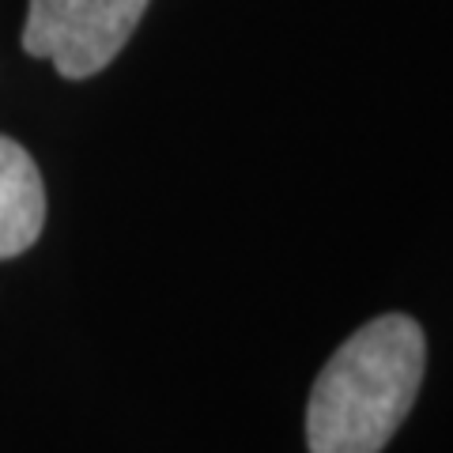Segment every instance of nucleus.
Wrapping results in <instances>:
<instances>
[{
  "label": "nucleus",
  "instance_id": "7ed1b4c3",
  "mask_svg": "<svg viewBox=\"0 0 453 453\" xmlns=\"http://www.w3.org/2000/svg\"><path fill=\"white\" fill-rule=\"evenodd\" d=\"M46 226V189L35 159L12 136H0V261L19 257Z\"/></svg>",
  "mask_w": 453,
  "mask_h": 453
},
{
  "label": "nucleus",
  "instance_id": "f03ea898",
  "mask_svg": "<svg viewBox=\"0 0 453 453\" xmlns=\"http://www.w3.org/2000/svg\"><path fill=\"white\" fill-rule=\"evenodd\" d=\"M148 0H31L23 50L46 57L65 80H88L125 50Z\"/></svg>",
  "mask_w": 453,
  "mask_h": 453
},
{
  "label": "nucleus",
  "instance_id": "f257e3e1",
  "mask_svg": "<svg viewBox=\"0 0 453 453\" xmlns=\"http://www.w3.org/2000/svg\"><path fill=\"white\" fill-rule=\"evenodd\" d=\"M423 366L427 340L408 314L374 318L351 333L310 389V453H381L412 412Z\"/></svg>",
  "mask_w": 453,
  "mask_h": 453
}]
</instances>
